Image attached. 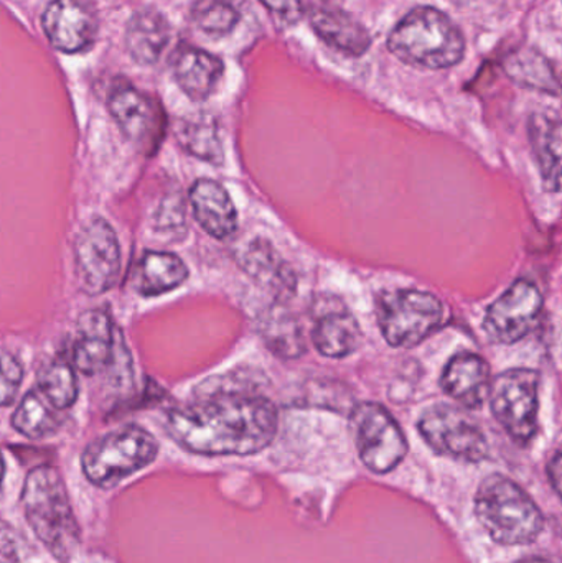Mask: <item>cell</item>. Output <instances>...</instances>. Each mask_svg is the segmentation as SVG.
<instances>
[{"instance_id":"6da1fadb","label":"cell","mask_w":562,"mask_h":563,"mask_svg":"<svg viewBox=\"0 0 562 563\" xmlns=\"http://www.w3.org/2000/svg\"><path fill=\"white\" fill-rule=\"evenodd\" d=\"M279 413L256 387L218 380L188 406L168 410L165 430L195 455L246 456L273 443Z\"/></svg>"},{"instance_id":"7a4b0ae2","label":"cell","mask_w":562,"mask_h":563,"mask_svg":"<svg viewBox=\"0 0 562 563\" xmlns=\"http://www.w3.org/2000/svg\"><path fill=\"white\" fill-rule=\"evenodd\" d=\"M26 522L43 548L59 563L78 554L81 531L58 470L43 465L30 470L22 489Z\"/></svg>"},{"instance_id":"3957f363","label":"cell","mask_w":562,"mask_h":563,"mask_svg":"<svg viewBox=\"0 0 562 563\" xmlns=\"http://www.w3.org/2000/svg\"><path fill=\"white\" fill-rule=\"evenodd\" d=\"M388 49L412 68H452L464 59L465 36L458 23L431 5L406 13L388 36Z\"/></svg>"},{"instance_id":"277c9868","label":"cell","mask_w":562,"mask_h":563,"mask_svg":"<svg viewBox=\"0 0 562 563\" xmlns=\"http://www.w3.org/2000/svg\"><path fill=\"white\" fill-rule=\"evenodd\" d=\"M475 516L502 545H527L544 529V516L530 495L507 476H487L475 495Z\"/></svg>"},{"instance_id":"5b68a950","label":"cell","mask_w":562,"mask_h":563,"mask_svg":"<svg viewBox=\"0 0 562 563\" xmlns=\"http://www.w3.org/2000/svg\"><path fill=\"white\" fill-rule=\"evenodd\" d=\"M157 439L141 426L119 427L92 440L81 455L82 473L91 485L111 489L157 459Z\"/></svg>"},{"instance_id":"8992f818","label":"cell","mask_w":562,"mask_h":563,"mask_svg":"<svg viewBox=\"0 0 562 563\" xmlns=\"http://www.w3.org/2000/svg\"><path fill=\"white\" fill-rule=\"evenodd\" d=\"M376 318L393 347H415L442 327L445 307L434 294L416 288L383 291L376 298Z\"/></svg>"},{"instance_id":"52a82bcc","label":"cell","mask_w":562,"mask_h":563,"mask_svg":"<svg viewBox=\"0 0 562 563\" xmlns=\"http://www.w3.org/2000/svg\"><path fill=\"white\" fill-rule=\"evenodd\" d=\"M538 387L540 376L527 367L505 371L491 384L492 413L502 429L521 446L531 443L538 432Z\"/></svg>"},{"instance_id":"ba28073f","label":"cell","mask_w":562,"mask_h":563,"mask_svg":"<svg viewBox=\"0 0 562 563\" xmlns=\"http://www.w3.org/2000/svg\"><path fill=\"white\" fill-rule=\"evenodd\" d=\"M350 427L360 459L373 473H392L406 459L405 433L382 404H356L350 413Z\"/></svg>"},{"instance_id":"9c48e42d","label":"cell","mask_w":562,"mask_h":563,"mask_svg":"<svg viewBox=\"0 0 562 563\" xmlns=\"http://www.w3.org/2000/svg\"><path fill=\"white\" fill-rule=\"evenodd\" d=\"M418 430L438 455L459 462L481 463L491 453L481 426L464 410L449 404H439L426 410L419 419Z\"/></svg>"},{"instance_id":"30bf717a","label":"cell","mask_w":562,"mask_h":563,"mask_svg":"<svg viewBox=\"0 0 562 563\" xmlns=\"http://www.w3.org/2000/svg\"><path fill=\"white\" fill-rule=\"evenodd\" d=\"M75 263L85 294L101 295L114 287L121 276L122 251L118 234L108 220L92 217L86 221L76 236Z\"/></svg>"},{"instance_id":"8fae6325","label":"cell","mask_w":562,"mask_h":563,"mask_svg":"<svg viewBox=\"0 0 562 563\" xmlns=\"http://www.w3.org/2000/svg\"><path fill=\"white\" fill-rule=\"evenodd\" d=\"M109 114L122 135L142 154L151 155L161 145L165 115L161 104L124 79H118L108 95Z\"/></svg>"},{"instance_id":"7c38bea8","label":"cell","mask_w":562,"mask_h":563,"mask_svg":"<svg viewBox=\"0 0 562 563\" xmlns=\"http://www.w3.org/2000/svg\"><path fill=\"white\" fill-rule=\"evenodd\" d=\"M543 295L533 282H515L497 298L484 318V331L492 343L514 344L537 328L543 311Z\"/></svg>"},{"instance_id":"4fadbf2b","label":"cell","mask_w":562,"mask_h":563,"mask_svg":"<svg viewBox=\"0 0 562 563\" xmlns=\"http://www.w3.org/2000/svg\"><path fill=\"white\" fill-rule=\"evenodd\" d=\"M42 29L58 52L85 53L98 36V10L92 0H52L43 12Z\"/></svg>"},{"instance_id":"5bb4252c","label":"cell","mask_w":562,"mask_h":563,"mask_svg":"<svg viewBox=\"0 0 562 563\" xmlns=\"http://www.w3.org/2000/svg\"><path fill=\"white\" fill-rule=\"evenodd\" d=\"M312 343L327 357H346L359 350L363 341L362 328L340 298L319 295L310 307Z\"/></svg>"},{"instance_id":"9a60e30c","label":"cell","mask_w":562,"mask_h":563,"mask_svg":"<svg viewBox=\"0 0 562 563\" xmlns=\"http://www.w3.org/2000/svg\"><path fill=\"white\" fill-rule=\"evenodd\" d=\"M114 324L108 311L91 308L79 317L73 343V366L86 377L96 376L108 367L114 350Z\"/></svg>"},{"instance_id":"2e32d148","label":"cell","mask_w":562,"mask_h":563,"mask_svg":"<svg viewBox=\"0 0 562 563\" xmlns=\"http://www.w3.org/2000/svg\"><path fill=\"white\" fill-rule=\"evenodd\" d=\"M441 387L465 409H478L491 393V366L481 354L461 351L445 364Z\"/></svg>"},{"instance_id":"e0dca14e","label":"cell","mask_w":562,"mask_h":563,"mask_svg":"<svg viewBox=\"0 0 562 563\" xmlns=\"http://www.w3.org/2000/svg\"><path fill=\"white\" fill-rule=\"evenodd\" d=\"M241 267L257 285L274 295V300L286 303L297 290V279L289 264L274 250L269 241H251L240 257Z\"/></svg>"},{"instance_id":"ac0fdd59","label":"cell","mask_w":562,"mask_h":563,"mask_svg":"<svg viewBox=\"0 0 562 563\" xmlns=\"http://www.w3.org/2000/svg\"><path fill=\"white\" fill-rule=\"evenodd\" d=\"M191 210L205 233L214 240H230L238 230V211L223 185L210 178H200L191 185Z\"/></svg>"},{"instance_id":"d6986e66","label":"cell","mask_w":562,"mask_h":563,"mask_svg":"<svg viewBox=\"0 0 562 563\" xmlns=\"http://www.w3.org/2000/svg\"><path fill=\"white\" fill-rule=\"evenodd\" d=\"M223 71L218 56L197 46H180L172 58L175 82L191 101H207L220 85Z\"/></svg>"},{"instance_id":"ffe728a7","label":"cell","mask_w":562,"mask_h":563,"mask_svg":"<svg viewBox=\"0 0 562 563\" xmlns=\"http://www.w3.org/2000/svg\"><path fill=\"white\" fill-rule=\"evenodd\" d=\"M309 22L327 46L343 55L362 56L372 46L368 30L337 7L313 5L309 10Z\"/></svg>"},{"instance_id":"44dd1931","label":"cell","mask_w":562,"mask_h":563,"mask_svg":"<svg viewBox=\"0 0 562 563\" xmlns=\"http://www.w3.org/2000/svg\"><path fill=\"white\" fill-rule=\"evenodd\" d=\"M170 23L154 7L135 10L125 26V48L137 65L152 66L170 42Z\"/></svg>"},{"instance_id":"7402d4cb","label":"cell","mask_w":562,"mask_h":563,"mask_svg":"<svg viewBox=\"0 0 562 563\" xmlns=\"http://www.w3.org/2000/svg\"><path fill=\"white\" fill-rule=\"evenodd\" d=\"M531 147L540 167L544 188L558 194L561 188V119L554 111L533 112L528 122Z\"/></svg>"},{"instance_id":"603a6c76","label":"cell","mask_w":562,"mask_h":563,"mask_svg":"<svg viewBox=\"0 0 562 563\" xmlns=\"http://www.w3.org/2000/svg\"><path fill=\"white\" fill-rule=\"evenodd\" d=\"M505 75L521 88L560 96V79L550 59L530 46H521L505 56Z\"/></svg>"},{"instance_id":"cb8c5ba5","label":"cell","mask_w":562,"mask_h":563,"mask_svg":"<svg viewBox=\"0 0 562 563\" xmlns=\"http://www.w3.org/2000/svg\"><path fill=\"white\" fill-rule=\"evenodd\" d=\"M187 279V264L177 254L147 251L137 266L135 290L142 297H157L175 290Z\"/></svg>"},{"instance_id":"d4e9b609","label":"cell","mask_w":562,"mask_h":563,"mask_svg":"<svg viewBox=\"0 0 562 563\" xmlns=\"http://www.w3.org/2000/svg\"><path fill=\"white\" fill-rule=\"evenodd\" d=\"M283 305L276 301V305L261 317L260 333L276 356L296 360L307 351L306 338L297 318Z\"/></svg>"},{"instance_id":"484cf974","label":"cell","mask_w":562,"mask_h":563,"mask_svg":"<svg viewBox=\"0 0 562 563\" xmlns=\"http://www.w3.org/2000/svg\"><path fill=\"white\" fill-rule=\"evenodd\" d=\"M178 144L187 154L211 165H221L224 161L223 144L217 122L210 115H190L180 119L175 125Z\"/></svg>"},{"instance_id":"4316f807","label":"cell","mask_w":562,"mask_h":563,"mask_svg":"<svg viewBox=\"0 0 562 563\" xmlns=\"http://www.w3.org/2000/svg\"><path fill=\"white\" fill-rule=\"evenodd\" d=\"M48 400L36 387L23 396L12 416V427L26 439L42 440L55 435L62 427V419Z\"/></svg>"},{"instance_id":"83f0119b","label":"cell","mask_w":562,"mask_h":563,"mask_svg":"<svg viewBox=\"0 0 562 563\" xmlns=\"http://www.w3.org/2000/svg\"><path fill=\"white\" fill-rule=\"evenodd\" d=\"M195 26L205 35L223 38L233 33L243 19L241 0H195L191 7Z\"/></svg>"},{"instance_id":"f1b7e54d","label":"cell","mask_w":562,"mask_h":563,"mask_svg":"<svg viewBox=\"0 0 562 563\" xmlns=\"http://www.w3.org/2000/svg\"><path fill=\"white\" fill-rule=\"evenodd\" d=\"M36 389L56 410L75 406L79 396L78 377L68 361L56 360L40 371Z\"/></svg>"},{"instance_id":"f546056e","label":"cell","mask_w":562,"mask_h":563,"mask_svg":"<svg viewBox=\"0 0 562 563\" xmlns=\"http://www.w3.org/2000/svg\"><path fill=\"white\" fill-rule=\"evenodd\" d=\"M23 380L22 364L12 354H0V407L12 406Z\"/></svg>"},{"instance_id":"4dcf8cb0","label":"cell","mask_w":562,"mask_h":563,"mask_svg":"<svg viewBox=\"0 0 562 563\" xmlns=\"http://www.w3.org/2000/svg\"><path fill=\"white\" fill-rule=\"evenodd\" d=\"M185 210L181 198L172 197L165 200L158 207V213L155 214V230L161 233H174V231H185Z\"/></svg>"},{"instance_id":"1f68e13d","label":"cell","mask_w":562,"mask_h":563,"mask_svg":"<svg viewBox=\"0 0 562 563\" xmlns=\"http://www.w3.org/2000/svg\"><path fill=\"white\" fill-rule=\"evenodd\" d=\"M260 2L284 25H294L306 13L302 0H260Z\"/></svg>"},{"instance_id":"d6a6232c","label":"cell","mask_w":562,"mask_h":563,"mask_svg":"<svg viewBox=\"0 0 562 563\" xmlns=\"http://www.w3.org/2000/svg\"><path fill=\"white\" fill-rule=\"evenodd\" d=\"M0 563H19L15 532L5 522H0Z\"/></svg>"},{"instance_id":"836d02e7","label":"cell","mask_w":562,"mask_h":563,"mask_svg":"<svg viewBox=\"0 0 562 563\" xmlns=\"http://www.w3.org/2000/svg\"><path fill=\"white\" fill-rule=\"evenodd\" d=\"M548 478H550L551 486H553L554 493L560 495L561 488V453L557 452L553 459L548 463Z\"/></svg>"},{"instance_id":"e575fe53","label":"cell","mask_w":562,"mask_h":563,"mask_svg":"<svg viewBox=\"0 0 562 563\" xmlns=\"http://www.w3.org/2000/svg\"><path fill=\"white\" fill-rule=\"evenodd\" d=\"M515 563H553V562L548 561V559H543V558H527V559H521V561H518Z\"/></svg>"},{"instance_id":"d590c367","label":"cell","mask_w":562,"mask_h":563,"mask_svg":"<svg viewBox=\"0 0 562 563\" xmlns=\"http://www.w3.org/2000/svg\"><path fill=\"white\" fill-rule=\"evenodd\" d=\"M3 476H5V460H3L2 453H0V486H2Z\"/></svg>"},{"instance_id":"8d00e7d4","label":"cell","mask_w":562,"mask_h":563,"mask_svg":"<svg viewBox=\"0 0 562 563\" xmlns=\"http://www.w3.org/2000/svg\"><path fill=\"white\" fill-rule=\"evenodd\" d=\"M454 2H458V3H467V2H471V0H454Z\"/></svg>"},{"instance_id":"74e56055","label":"cell","mask_w":562,"mask_h":563,"mask_svg":"<svg viewBox=\"0 0 562 563\" xmlns=\"http://www.w3.org/2000/svg\"><path fill=\"white\" fill-rule=\"evenodd\" d=\"M329 2H333V0H329Z\"/></svg>"}]
</instances>
